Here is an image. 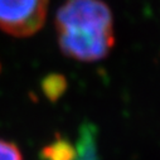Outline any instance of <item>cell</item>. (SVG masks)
<instances>
[{"label": "cell", "mask_w": 160, "mask_h": 160, "mask_svg": "<svg viewBox=\"0 0 160 160\" xmlns=\"http://www.w3.org/2000/svg\"><path fill=\"white\" fill-rule=\"evenodd\" d=\"M56 28L62 52L79 62L100 61L115 44L112 14L101 0H67Z\"/></svg>", "instance_id": "obj_1"}, {"label": "cell", "mask_w": 160, "mask_h": 160, "mask_svg": "<svg viewBox=\"0 0 160 160\" xmlns=\"http://www.w3.org/2000/svg\"><path fill=\"white\" fill-rule=\"evenodd\" d=\"M77 158L76 160H97L95 129L92 125H83L77 144Z\"/></svg>", "instance_id": "obj_3"}, {"label": "cell", "mask_w": 160, "mask_h": 160, "mask_svg": "<svg viewBox=\"0 0 160 160\" xmlns=\"http://www.w3.org/2000/svg\"><path fill=\"white\" fill-rule=\"evenodd\" d=\"M48 0H0V29L14 37L35 34L44 24Z\"/></svg>", "instance_id": "obj_2"}, {"label": "cell", "mask_w": 160, "mask_h": 160, "mask_svg": "<svg viewBox=\"0 0 160 160\" xmlns=\"http://www.w3.org/2000/svg\"><path fill=\"white\" fill-rule=\"evenodd\" d=\"M43 90L51 100H57L64 91L63 78L59 76H49L43 83Z\"/></svg>", "instance_id": "obj_5"}, {"label": "cell", "mask_w": 160, "mask_h": 160, "mask_svg": "<svg viewBox=\"0 0 160 160\" xmlns=\"http://www.w3.org/2000/svg\"><path fill=\"white\" fill-rule=\"evenodd\" d=\"M0 160H23V158L14 144L0 140Z\"/></svg>", "instance_id": "obj_6"}, {"label": "cell", "mask_w": 160, "mask_h": 160, "mask_svg": "<svg viewBox=\"0 0 160 160\" xmlns=\"http://www.w3.org/2000/svg\"><path fill=\"white\" fill-rule=\"evenodd\" d=\"M42 156L44 160H76L77 149L69 141L58 139L43 149Z\"/></svg>", "instance_id": "obj_4"}]
</instances>
